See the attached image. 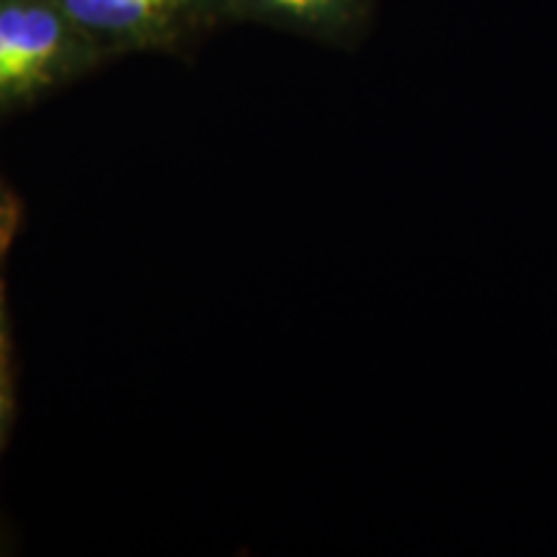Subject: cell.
<instances>
[{
	"instance_id": "obj_5",
	"label": "cell",
	"mask_w": 557,
	"mask_h": 557,
	"mask_svg": "<svg viewBox=\"0 0 557 557\" xmlns=\"http://www.w3.org/2000/svg\"><path fill=\"white\" fill-rule=\"evenodd\" d=\"M5 359V325H3V302H0V367Z\"/></svg>"
},
{
	"instance_id": "obj_2",
	"label": "cell",
	"mask_w": 557,
	"mask_h": 557,
	"mask_svg": "<svg viewBox=\"0 0 557 557\" xmlns=\"http://www.w3.org/2000/svg\"><path fill=\"white\" fill-rule=\"evenodd\" d=\"M101 54L158 50L220 18V0H54Z\"/></svg>"
},
{
	"instance_id": "obj_3",
	"label": "cell",
	"mask_w": 557,
	"mask_h": 557,
	"mask_svg": "<svg viewBox=\"0 0 557 557\" xmlns=\"http://www.w3.org/2000/svg\"><path fill=\"white\" fill-rule=\"evenodd\" d=\"M374 0H220L222 16L261 18L329 41H348L364 29Z\"/></svg>"
},
{
	"instance_id": "obj_1",
	"label": "cell",
	"mask_w": 557,
	"mask_h": 557,
	"mask_svg": "<svg viewBox=\"0 0 557 557\" xmlns=\"http://www.w3.org/2000/svg\"><path fill=\"white\" fill-rule=\"evenodd\" d=\"M99 58L54 0H0V99L52 86Z\"/></svg>"
},
{
	"instance_id": "obj_4",
	"label": "cell",
	"mask_w": 557,
	"mask_h": 557,
	"mask_svg": "<svg viewBox=\"0 0 557 557\" xmlns=\"http://www.w3.org/2000/svg\"><path fill=\"white\" fill-rule=\"evenodd\" d=\"M5 406H9V395H5V377H3V367H0V421L5 416Z\"/></svg>"
}]
</instances>
